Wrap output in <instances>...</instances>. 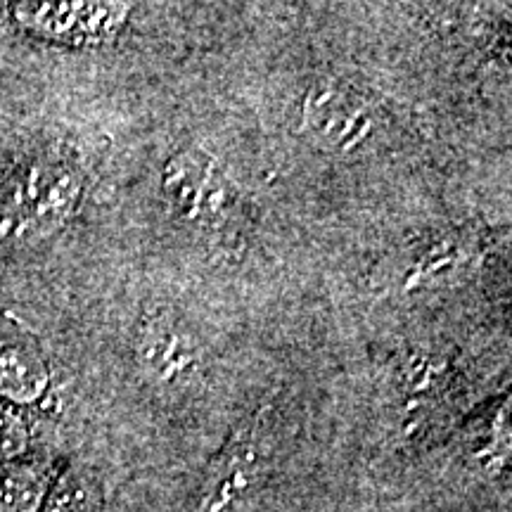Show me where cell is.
I'll return each mask as SVG.
<instances>
[{
    "label": "cell",
    "mask_w": 512,
    "mask_h": 512,
    "mask_svg": "<svg viewBox=\"0 0 512 512\" xmlns=\"http://www.w3.org/2000/svg\"><path fill=\"white\" fill-rule=\"evenodd\" d=\"M302 121L320 147L339 155L356 152L375 131V117L366 98L337 81L316 83L306 93Z\"/></svg>",
    "instance_id": "cell-3"
},
{
    "label": "cell",
    "mask_w": 512,
    "mask_h": 512,
    "mask_svg": "<svg viewBox=\"0 0 512 512\" xmlns=\"http://www.w3.org/2000/svg\"><path fill=\"white\" fill-rule=\"evenodd\" d=\"M41 496V482L29 470L0 472V512H31Z\"/></svg>",
    "instance_id": "cell-7"
},
{
    "label": "cell",
    "mask_w": 512,
    "mask_h": 512,
    "mask_svg": "<svg viewBox=\"0 0 512 512\" xmlns=\"http://www.w3.org/2000/svg\"><path fill=\"white\" fill-rule=\"evenodd\" d=\"M162 190L178 219L195 226H216L235 204L226 171L197 147H185L169 157L162 171Z\"/></svg>",
    "instance_id": "cell-2"
},
{
    "label": "cell",
    "mask_w": 512,
    "mask_h": 512,
    "mask_svg": "<svg viewBox=\"0 0 512 512\" xmlns=\"http://www.w3.org/2000/svg\"><path fill=\"white\" fill-rule=\"evenodd\" d=\"M138 368L159 387H185L204 373V351L195 332L174 318H152L136 342Z\"/></svg>",
    "instance_id": "cell-4"
},
{
    "label": "cell",
    "mask_w": 512,
    "mask_h": 512,
    "mask_svg": "<svg viewBox=\"0 0 512 512\" xmlns=\"http://www.w3.org/2000/svg\"><path fill=\"white\" fill-rule=\"evenodd\" d=\"M19 24L55 41L88 43L110 38L124 27L128 5L114 3H24L15 5Z\"/></svg>",
    "instance_id": "cell-5"
},
{
    "label": "cell",
    "mask_w": 512,
    "mask_h": 512,
    "mask_svg": "<svg viewBox=\"0 0 512 512\" xmlns=\"http://www.w3.org/2000/svg\"><path fill=\"white\" fill-rule=\"evenodd\" d=\"M81 178L60 159H36L17 169L0 188V242L53 233L72 216Z\"/></svg>",
    "instance_id": "cell-1"
},
{
    "label": "cell",
    "mask_w": 512,
    "mask_h": 512,
    "mask_svg": "<svg viewBox=\"0 0 512 512\" xmlns=\"http://www.w3.org/2000/svg\"><path fill=\"white\" fill-rule=\"evenodd\" d=\"M93 494L81 477H67L57 486L46 512H91Z\"/></svg>",
    "instance_id": "cell-8"
},
{
    "label": "cell",
    "mask_w": 512,
    "mask_h": 512,
    "mask_svg": "<svg viewBox=\"0 0 512 512\" xmlns=\"http://www.w3.org/2000/svg\"><path fill=\"white\" fill-rule=\"evenodd\" d=\"M48 366L41 354L24 344H0V396L31 403L46 392Z\"/></svg>",
    "instance_id": "cell-6"
},
{
    "label": "cell",
    "mask_w": 512,
    "mask_h": 512,
    "mask_svg": "<svg viewBox=\"0 0 512 512\" xmlns=\"http://www.w3.org/2000/svg\"><path fill=\"white\" fill-rule=\"evenodd\" d=\"M27 444V430L19 415L0 406V458H10Z\"/></svg>",
    "instance_id": "cell-9"
}]
</instances>
